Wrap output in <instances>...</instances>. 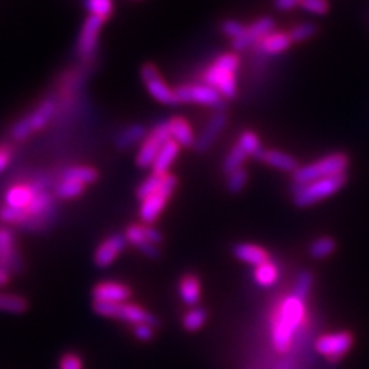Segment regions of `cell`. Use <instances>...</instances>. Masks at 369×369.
Here are the masks:
<instances>
[{
	"label": "cell",
	"mask_w": 369,
	"mask_h": 369,
	"mask_svg": "<svg viewBox=\"0 0 369 369\" xmlns=\"http://www.w3.org/2000/svg\"><path fill=\"white\" fill-rule=\"evenodd\" d=\"M307 320V302L291 294L285 297L274 311L271 322V340L277 352L285 354L291 350L295 332Z\"/></svg>",
	"instance_id": "cell-1"
},
{
	"label": "cell",
	"mask_w": 369,
	"mask_h": 369,
	"mask_svg": "<svg viewBox=\"0 0 369 369\" xmlns=\"http://www.w3.org/2000/svg\"><path fill=\"white\" fill-rule=\"evenodd\" d=\"M240 59L237 54L225 53L216 58L212 65L205 69L203 83L216 88L223 98H234L237 92L236 71L239 68Z\"/></svg>",
	"instance_id": "cell-2"
},
{
	"label": "cell",
	"mask_w": 369,
	"mask_h": 369,
	"mask_svg": "<svg viewBox=\"0 0 369 369\" xmlns=\"http://www.w3.org/2000/svg\"><path fill=\"white\" fill-rule=\"evenodd\" d=\"M346 180H347L346 174H338L304 184H295L293 193V202L295 207L299 208L312 207V205L334 196L337 191L345 187Z\"/></svg>",
	"instance_id": "cell-3"
},
{
	"label": "cell",
	"mask_w": 369,
	"mask_h": 369,
	"mask_svg": "<svg viewBox=\"0 0 369 369\" xmlns=\"http://www.w3.org/2000/svg\"><path fill=\"white\" fill-rule=\"evenodd\" d=\"M347 165H350V159L343 153H334L328 154L325 157L318 159L317 162L308 163V165L300 166L293 174L294 184H304L314 180L326 179V177L346 174Z\"/></svg>",
	"instance_id": "cell-4"
},
{
	"label": "cell",
	"mask_w": 369,
	"mask_h": 369,
	"mask_svg": "<svg viewBox=\"0 0 369 369\" xmlns=\"http://www.w3.org/2000/svg\"><path fill=\"white\" fill-rule=\"evenodd\" d=\"M92 311L97 316H102L106 318H114V320L125 322L128 325H139V323H150L157 328L159 320L157 317L151 314L150 311L141 308L140 304L123 302V303H102V302H92Z\"/></svg>",
	"instance_id": "cell-5"
},
{
	"label": "cell",
	"mask_w": 369,
	"mask_h": 369,
	"mask_svg": "<svg viewBox=\"0 0 369 369\" xmlns=\"http://www.w3.org/2000/svg\"><path fill=\"white\" fill-rule=\"evenodd\" d=\"M175 188H177V177L173 174H166L165 182H163L162 187L155 191L154 194L144 198V200L140 202L139 217L141 220V223L154 225L157 222V218L160 217L163 209H165L169 198L173 197Z\"/></svg>",
	"instance_id": "cell-6"
},
{
	"label": "cell",
	"mask_w": 369,
	"mask_h": 369,
	"mask_svg": "<svg viewBox=\"0 0 369 369\" xmlns=\"http://www.w3.org/2000/svg\"><path fill=\"white\" fill-rule=\"evenodd\" d=\"M55 112V101L54 98H46L35 108L31 114L20 119L19 122L12 126L11 137L16 141H24L31 136L34 131H39L46 126L49 120Z\"/></svg>",
	"instance_id": "cell-7"
},
{
	"label": "cell",
	"mask_w": 369,
	"mask_h": 369,
	"mask_svg": "<svg viewBox=\"0 0 369 369\" xmlns=\"http://www.w3.org/2000/svg\"><path fill=\"white\" fill-rule=\"evenodd\" d=\"M168 140H171V132H169L168 120H165V122H160L155 125L153 130L148 132L145 140L141 141L140 150L136 155L137 166L144 168V169L151 168L155 157H157L159 151L162 150V146L165 145Z\"/></svg>",
	"instance_id": "cell-8"
},
{
	"label": "cell",
	"mask_w": 369,
	"mask_h": 369,
	"mask_svg": "<svg viewBox=\"0 0 369 369\" xmlns=\"http://www.w3.org/2000/svg\"><path fill=\"white\" fill-rule=\"evenodd\" d=\"M354 345V337L351 332L338 331L332 334H323L316 340V351L323 356L331 363H337L342 360Z\"/></svg>",
	"instance_id": "cell-9"
},
{
	"label": "cell",
	"mask_w": 369,
	"mask_h": 369,
	"mask_svg": "<svg viewBox=\"0 0 369 369\" xmlns=\"http://www.w3.org/2000/svg\"><path fill=\"white\" fill-rule=\"evenodd\" d=\"M175 94L180 103H197L211 106L214 110H223V96L207 83L182 85L175 89Z\"/></svg>",
	"instance_id": "cell-10"
},
{
	"label": "cell",
	"mask_w": 369,
	"mask_h": 369,
	"mask_svg": "<svg viewBox=\"0 0 369 369\" xmlns=\"http://www.w3.org/2000/svg\"><path fill=\"white\" fill-rule=\"evenodd\" d=\"M24 268L25 261L19 250L16 234L6 226H0V269L14 275L22 273Z\"/></svg>",
	"instance_id": "cell-11"
},
{
	"label": "cell",
	"mask_w": 369,
	"mask_h": 369,
	"mask_svg": "<svg viewBox=\"0 0 369 369\" xmlns=\"http://www.w3.org/2000/svg\"><path fill=\"white\" fill-rule=\"evenodd\" d=\"M46 191V180H30L14 183L6 189L5 205L16 209H28L37 194Z\"/></svg>",
	"instance_id": "cell-12"
},
{
	"label": "cell",
	"mask_w": 369,
	"mask_h": 369,
	"mask_svg": "<svg viewBox=\"0 0 369 369\" xmlns=\"http://www.w3.org/2000/svg\"><path fill=\"white\" fill-rule=\"evenodd\" d=\"M141 79L145 82L148 92H150L153 98H155L157 102L163 105L180 103L179 98H177L175 89H173L165 80L162 79L159 69L151 65V63H146V65L141 68Z\"/></svg>",
	"instance_id": "cell-13"
},
{
	"label": "cell",
	"mask_w": 369,
	"mask_h": 369,
	"mask_svg": "<svg viewBox=\"0 0 369 369\" xmlns=\"http://www.w3.org/2000/svg\"><path fill=\"white\" fill-rule=\"evenodd\" d=\"M91 295H92V302L123 303V302H130L132 295V289L122 282L103 280L92 286Z\"/></svg>",
	"instance_id": "cell-14"
},
{
	"label": "cell",
	"mask_w": 369,
	"mask_h": 369,
	"mask_svg": "<svg viewBox=\"0 0 369 369\" xmlns=\"http://www.w3.org/2000/svg\"><path fill=\"white\" fill-rule=\"evenodd\" d=\"M128 242L123 234H111L110 237L103 239L98 246L96 248L92 261L97 268H108L111 266L120 254L123 252Z\"/></svg>",
	"instance_id": "cell-15"
},
{
	"label": "cell",
	"mask_w": 369,
	"mask_h": 369,
	"mask_svg": "<svg viewBox=\"0 0 369 369\" xmlns=\"http://www.w3.org/2000/svg\"><path fill=\"white\" fill-rule=\"evenodd\" d=\"M273 31H274V19L268 16L260 17L257 20H254L251 25L246 26L245 34L242 37L232 42V48L236 49V51H245V49L257 45L265 35Z\"/></svg>",
	"instance_id": "cell-16"
},
{
	"label": "cell",
	"mask_w": 369,
	"mask_h": 369,
	"mask_svg": "<svg viewBox=\"0 0 369 369\" xmlns=\"http://www.w3.org/2000/svg\"><path fill=\"white\" fill-rule=\"evenodd\" d=\"M105 20L96 16H89L85 20L83 28L80 31L79 42H77V54L82 59H89L96 53L98 44V34H101L102 25Z\"/></svg>",
	"instance_id": "cell-17"
},
{
	"label": "cell",
	"mask_w": 369,
	"mask_h": 369,
	"mask_svg": "<svg viewBox=\"0 0 369 369\" xmlns=\"http://www.w3.org/2000/svg\"><path fill=\"white\" fill-rule=\"evenodd\" d=\"M123 236H125L128 243L132 245L134 248H137V250L144 255H146L148 259H159L162 255L160 248L157 245L151 243L150 240L146 239L144 223L128 225L125 232H123Z\"/></svg>",
	"instance_id": "cell-18"
},
{
	"label": "cell",
	"mask_w": 369,
	"mask_h": 369,
	"mask_svg": "<svg viewBox=\"0 0 369 369\" xmlns=\"http://www.w3.org/2000/svg\"><path fill=\"white\" fill-rule=\"evenodd\" d=\"M225 125H226V112L223 110H216L214 114H212L211 119L208 120L207 126L203 128L200 136L196 139V145H194L196 150L198 153L208 151L212 144L217 140L218 134L222 132Z\"/></svg>",
	"instance_id": "cell-19"
},
{
	"label": "cell",
	"mask_w": 369,
	"mask_h": 369,
	"mask_svg": "<svg viewBox=\"0 0 369 369\" xmlns=\"http://www.w3.org/2000/svg\"><path fill=\"white\" fill-rule=\"evenodd\" d=\"M259 162L265 163L268 166H273L275 169H280V171H285V173H295L297 169H299V162H297L295 157H293L291 154H286L283 151H277V150H264L260 151V154L257 155Z\"/></svg>",
	"instance_id": "cell-20"
},
{
	"label": "cell",
	"mask_w": 369,
	"mask_h": 369,
	"mask_svg": "<svg viewBox=\"0 0 369 369\" xmlns=\"http://www.w3.org/2000/svg\"><path fill=\"white\" fill-rule=\"evenodd\" d=\"M291 45H293V40L289 37V33L273 31L265 35V37L255 45V48H257V51L260 54L277 55L288 51Z\"/></svg>",
	"instance_id": "cell-21"
},
{
	"label": "cell",
	"mask_w": 369,
	"mask_h": 369,
	"mask_svg": "<svg viewBox=\"0 0 369 369\" xmlns=\"http://www.w3.org/2000/svg\"><path fill=\"white\" fill-rule=\"evenodd\" d=\"M179 151H180V145L173 139L168 140L166 144L162 146V150L159 151L157 157H155L153 166H151V173L168 174L169 168L173 166V163L175 162L177 155H179Z\"/></svg>",
	"instance_id": "cell-22"
},
{
	"label": "cell",
	"mask_w": 369,
	"mask_h": 369,
	"mask_svg": "<svg viewBox=\"0 0 369 369\" xmlns=\"http://www.w3.org/2000/svg\"><path fill=\"white\" fill-rule=\"evenodd\" d=\"M179 294L182 302L189 308L198 307L200 300V280L196 274H184L179 282Z\"/></svg>",
	"instance_id": "cell-23"
},
{
	"label": "cell",
	"mask_w": 369,
	"mask_h": 369,
	"mask_svg": "<svg viewBox=\"0 0 369 369\" xmlns=\"http://www.w3.org/2000/svg\"><path fill=\"white\" fill-rule=\"evenodd\" d=\"M169 123V132H171V139L175 140L177 144L184 148H191L196 145V136L193 128L184 117H173L168 120Z\"/></svg>",
	"instance_id": "cell-24"
},
{
	"label": "cell",
	"mask_w": 369,
	"mask_h": 369,
	"mask_svg": "<svg viewBox=\"0 0 369 369\" xmlns=\"http://www.w3.org/2000/svg\"><path fill=\"white\" fill-rule=\"evenodd\" d=\"M232 252L236 255V259L243 261V264L252 265L254 268L269 260V254L266 252V250L252 243H239L236 248H234Z\"/></svg>",
	"instance_id": "cell-25"
},
{
	"label": "cell",
	"mask_w": 369,
	"mask_h": 369,
	"mask_svg": "<svg viewBox=\"0 0 369 369\" xmlns=\"http://www.w3.org/2000/svg\"><path fill=\"white\" fill-rule=\"evenodd\" d=\"M146 134V128L140 123L130 125L122 132H119V136L116 139V146L119 150H128L132 145L139 144V141H144Z\"/></svg>",
	"instance_id": "cell-26"
},
{
	"label": "cell",
	"mask_w": 369,
	"mask_h": 369,
	"mask_svg": "<svg viewBox=\"0 0 369 369\" xmlns=\"http://www.w3.org/2000/svg\"><path fill=\"white\" fill-rule=\"evenodd\" d=\"M279 266H277L271 259L265 261V264L255 266L254 269V280L261 288H271L273 285H275L277 280H279Z\"/></svg>",
	"instance_id": "cell-27"
},
{
	"label": "cell",
	"mask_w": 369,
	"mask_h": 369,
	"mask_svg": "<svg viewBox=\"0 0 369 369\" xmlns=\"http://www.w3.org/2000/svg\"><path fill=\"white\" fill-rule=\"evenodd\" d=\"M30 308V303L20 294H11L0 291V312L8 314H25Z\"/></svg>",
	"instance_id": "cell-28"
},
{
	"label": "cell",
	"mask_w": 369,
	"mask_h": 369,
	"mask_svg": "<svg viewBox=\"0 0 369 369\" xmlns=\"http://www.w3.org/2000/svg\"><path fill=\"white\" fill-rule=\"evenodd\" d=\"M62 179H69V180L79 182L83 184H91V183L97 182L98 173H97V169L92 166H83V165L71 166L62 173Z\"/></svg>",
	"instance_id": "cell-29"
},
{
	"label": "cell",
	"mask_w": 369,
	"mask_h": 369,
	"mask_svg": "<svg viewBox=\"0 0 369 369\" xmlns=\"http://www.w3.org/2000/svg\"><path fill=\"white\" fill-rule=\"evenodd\" d=\"M85 188H87V184L69 179H62L58 187H55L54 194L55 197L62 198V200H73V198H77L83 194Z\"/></svg>",
	"instance_id": "cell-30"
},
{
	"label": "cell",
	"mask_w": 369,
	"mask_h": 369,
	"mask_svg": "<svg viewBox=\"0 0 369 369\" xmlns=\"http://www.w3.org/2000/svg\"><path fill=\"white\" fill-rule=\"evenodd\" d=\"M208 320V314L207 311L200 307H194L191 308L187 314L183 316V328L187 329L188 332H196L198 329H202L205 323Z\"/></svg>",
	"instance_id": "cell-31"
},
{
	"label": "cell",
	"mask_w": 369,
	"mask_h": 369,
	"mask_svg": "<svg viewBox=\"0 0 369 369\" xmlns=\"http://www.w3.org/2000/svg\"><path fill=\"white\" fill-rule=\"evenodd\" d=\"M0 220L5 225H12V226H19V228H25L26 223L30 222V216L25 209H16V208H10L5 207L0 208Z\"/></svg>",
	"instance_id": "cell-32"
},
{
	"label": "cell",
	"mask_w": 369,
	"mask_h": 369,
	"mask_svg": "<svg viewBox=\"0 0 369 369\" xmlns=\"http://www.w3.org/2000/svg\"><path fill=\"white\" fill-rule=\"evenodd\" d=\"M165 177H166V174H154V173L148 175L146 179L139 184V188L136 189V196H137L139 200L141 202L144 198L154 194L155 191L162 187L163 182H165Z\"/></svg>",
	"instance_id": "cell-33"
},
{
	"label": "cell",
	"mask_w": 369,
	"mask_h": 369,
	"mask_svg": "<svg viewBox=\"0 0 369 369\" xmlns=\"http://www.w3.org/2000/svg\"><path fill=\"white\" fill-rule=\"evenodd\" d=\"M336 251V240L331 237H320L316 239L309 246V255L316 260H322L329 257Z\"/></svg>",
	"instance_id": "cell-34"
},
{
	"label": "cell",
	"mask_w": 369,
	"mask_h": 369,
	"mask_svg": "<svg viewBox=\"0 0 369 369\" xmlns=\"http://www.w3.org/2000/svg\"><path fill=\"white\" fill-rule=\"evenodd\" d=\"M248 157H250V155H248L243 150H242V148H240L237 144L236 145H234V148H232V150L228 153V154H226V157H225V160H223V171L226 173V174H231V173H234V171H237V169H240V168H243V165H245V162H246V159Z\"/></svg>",
	"instance_id": "cell-35"
},
{
	"label": "cell",
	"mask_w": 369,
	"mask_h": 369,
	"mask_svg": "<svg viewBox=\"0 0 369 369\" xmlns=\"http://www.w3.org/2000/svg\"><path fill=\"white\" fill-rule=\"evenodd\" d=\"M237 145L242 148V150L248 155H251V157H257L260 151L264 150V146H261L257 134L252 132V131H243L242 134H240V137L237 140Z\"/></svg>",
	"instance_id": "cell-36"
},
{
	"label": "cell",
	"mask_w": 369,
	"mask_h": 369,
	"mask_svg": "<svg viewBox=\"0 0 369 369\" xmlns=\"http://www.w3.org/2000/svg\"><path fill=\"white\" fill-rule=\"evenodd\" d=\"M312 283H314V279H312V274L309 271H302L299 275H297L295 279V286L293 294L295 297H299V299L307 302L309 293H311V288H312Z\"/></svg>",
	"instance_id": "cell-37"
},
{
	"label": "cell",
	"mask_w": 369,
	"mask_h": 369,
	"mask_svg": "<svg viewBox=\"0 0 369 369\" xmlns=\"http://www.w3.org/2000/svg\"><path fill=\"white\" fill-rule=\"evenodd\" d=\"M246 183H248V171L245 168H240L237 171L228 174V179H226V189H228L231 194H239L245 189Z\"/></svg>",
	"instance_id": "cell-38"
},
{
	"label": "cell",
	"mask_w": 369,
	"mask_h": 369,
	"mask_svg": "<svg viewBox=\"0 0 369 369\" xmlns=\"http://www.w3.org/2000/svg\"><path fill=\"white\" fill-rule=\"evenodd\" d=\"M85 6L89 11V16L106 19L112 12V0H87Z\"/></svg>",
	"instance_id": "cell-39"
},
{
	"label": "cell",
	"mask_w": 369,
	"mask_h": 369,
	"mask_svg": "<svg viewBox=\"0 0 369 369\" xmlns=\"http://www.w3.org/2000/svg\"><path fill=\"white\" fill-rule=\"evenodd\" d=\"M317 31L318 30L314 24L304 22V24L294 26L293 30L289 31V37H291V40H293V44H300V42H307L311 37H314Z\"/></svg>",
	"instance_id": "cell-40"
},
{
	"label": "cell",
	"mask_w": 369,
	"mask_h": 369,
	"mask_svg": "<svg viewBox=\"0 0 369 369\" xmlns=\"http://www.w3.org/2000/svg\"><path fill=\"white\" fill-rule=\"evenodd\" d=\"M245 30H246V25L234 19L225 20V22L222 24V33L226 35V37H230L232 42L242 37V35L245 34Z\"/></svg>",
	"instance_id": "cell-41"
},
{
	"label": "cell",
	"mask_w": 369,
	"mask_h": 369,
	"mask_svg": "<svg viewBox=\"0 0 369 369\" xmlns=\"http://www.w3.org/2000/svg\"><path fill=\"white\" fill-rule=\"evenodd\" d=\"M300 8L317 16H325L329 11L328 0H300Z\"/></svg>",
	"instance_id": "cell-42"
},
{
	"label": "cell",
	"mask_w": 369,
	"mask_h": 369,
	"mask_svg": "<svg viewBox=\"0 0 369 369\" xmlns=\"http://www.w3.org/2000/svg\"><path fill=\"white\" fill-rule=\"evenodd\" d=\"M59 369H83V360L77 352H65L59 360Z\"/></svg>",
	"instance_id": "cell-43"
},
{
	"label": "cell",
	"mask_w": 369,
	"mask_h": 369,
	"mask_svg": "<svg viewBox=\"0 0 369 369\" xmlns=\"http://www.w3.org/2000/svg\"><path fill=\"white\" fill-rule=\"evenodd\" d=\"M132 334L137 337L140 342H151L155 337V326L150 323H139L132 326Z\"/></svg>",
	"instance_id": "cell-44"
},
{
	"label": "cell",
	"mask_w": 369,
	"mask_h": 369,
	"mask_svg": "<svg viewBox=\"0 0 369 369\" xmlns=\"http://www.w3.org/2000/svg\"><path fill=\"white\" fill-rule=\"evenodd\" d=\"M12 148L6 144L0 145V174H2L6 168L10 166L11 159H12Z\"/></svg>",
	"instance_id": "cell-45"
},
{
	"label": "cell",
	"mask_w": 369,
	"mask_h": 369,
	"mask_svg": "<svg viewBox=\"0 0 369 369\" xmlns=\"http://www.w3.org/2000/svg\"><path fill=\"white\" fill-rule=\"evenodd\" d=\"M144 225H145V223H144ZM145 236H146L148 240H150L151 243L157 245V246H160L162 242H163L162 232H160L159 230H155L153 225H145Z\"/></svg>",
	"instance_id": "cell-46"
},
{
	"label": "cell",
	"mask_w": 369,
	"mask_h": 369,
	"mask_svg": "<svg viewBox=\"0 0 369 369\" xmlns=\"http://www.w3.org/2000/svg\"><path fill=\"white\" fill-rule=\"evenodd\" d=\"M274 6L279 11H291L300 6V0H274Z\"/></svg>",
	"instance_id": "cell-47"
},
{
	"label": "cell",
	"mask_w": 369,
	"mask_h": 369,
	"mask_svg": "<svg viewBox=\"0 0 369 369\" xmlns=\"http://www.w3.org/2000/svg\"><path fill=\"white\" fill-rule=\"evenodd\" d=\"M11 280V274L8 271H3V269H0V288L6 286Z\"/></svg>",
	"instance_id": "cell-48"
}]
</instances>
